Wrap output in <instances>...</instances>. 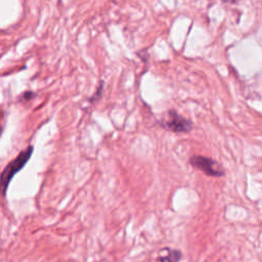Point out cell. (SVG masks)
Wrapping results in <instances>:
<instances>
[{"mask_svg":"<svg viewBox=\"0 0 262 262\" xmlns=\"http://www.w3.org/2000/svg\"><path fill=\"white\" fill-rule=\"evenodd\" d=\"M34 152V146L29 145L23 149L13 160H11L3 169L1 173V191L3 198L6 195V191L12 178L27 165Z\"/></svg>","mask_w":262,"mask_h":262,"instance_id":"1","label":"cell"},{"mask_svg":"<svg viewBox=\"0 0 262 262\" xmlns=\"http://www.w3.org/2000/svg\"><path fill=\"white\" fill-rule=\"evenodd\" d=\"M181 258V252L178 250H169L168 255L159 257L157 262H178Z\"/></svg>","mask_w":262,"mask_h":262,"instance_id":"4","label":"cell"},{"mask_svg":"<svg viewBox=\"0 0 262 262\" xmlns=\"http://www.w3.org/2000/svg\"><path fill=\"white\" fill-rule=\"evenodd\" d=\"M103 85H104L103 81H100L99 87H97V89L95 90V92L93 93V95L89 98V101H90L91 103H93V102H95V101H97V100L99 99V97H100V95H101V93H102V90H103Z\"/></svg>","mask_w":262,"mask_h":262,"instance_id":"5","label":"cell"},{"mask_svg":"<svg viewBox=\"0 0 262 262\" xmlns=\"http://www.w3.org/2000/svg\"><path fill=\"white\" fill-rule=\"evenodd\" d=\"M36 96V93L33 91H25L19 97L18 100L21 102H28L30 100H32L34 97Z\"/></svg>","mask_w":262,"mask_h":262,"instance_id":"6","label":"cell"},{"mask_svg":"<svg viewBox=\"0 0 262 262\" xmlns=\"http://www.w3.org/2000/svg\"><path fill=\"white\" fill-rule=\"evenodd\" d=\"M189 164L196 170L202 171L204 174L211 177H221L224 175L222 166L212 158L194 155L189 158Z\"/></svg>","mask_w":262,"mask_h":262,"instance_id":"3","label":"cell"},{"mask_svg":"<svg viewBox=\"0 0 262 262\" xmlns=\"http://www.w3.org/2000/svg\"><path fill=\"white\" fill-rule=\"evenodd\" d=\"M160 125L165 130L173 133H188L192 130V121L175 110H169L160 121Z\"/></svg>","mask_w":262,"mask_h":262,"instance_id":"2","label":"cell"}]
</instances>
